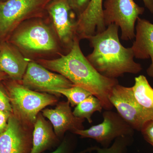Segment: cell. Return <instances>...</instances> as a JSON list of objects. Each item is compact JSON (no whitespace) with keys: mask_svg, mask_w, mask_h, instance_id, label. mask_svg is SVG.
<instances>
[{"mask_svg":"<svg viewBox=\"0 0 153 153\" xmlns=\"http://www.w3.org/2000/svg\"><path fill=\"white\" fill-rule=\"evenodd\" d=\"M103 10L104 23L106 27L112 24L121 30V38L123 41L135 38V25L144 8L140 7L134 0H106Z\"/></svg>","mask_w":153,"mask_h":153,"instance_id":"obj_6","label":"cell"},{"mask_svg":"<svg viewBox=\"0 0 153 153\" xmlns=\"http://www.w3.org/2000/svg\"><path fill=\"white\" fill-rule=\"evenodd\" d=\"M0 111L13 113V108L5 86L0 83Z\"/></svg>","mask_w":153,"mask_h":153,"instance_id":"obj_21","label":"cell"},{"mask_svg":"<svg viewBox=\"0 0 153 153\" xmlns=\"http://www.w3.org/2000/svg\"><path fill=\"white\" fill-rule=\"evenodd\" d=\"M47 93L55 95L65 96L68 101L72 107L76 106L80 102L87 98L89 96L92 95L86 89L79 86L73 85L68 88H56L49 90Z\"/></svg>","mask_w":153,"mask_h":153,"instance_id":"obj_19","label":"cell"},{"mask_svg":"<svg viewBox=\"0 0 153 153\" xmlns=\"http://www.w3.org/2000/svg\"><path fill=\"white\" fill-rule=\"evenodd\" d=\"M42 112L44 117L50 122L55 134L60 139L67 131L72 133L84 129L82 123L85 120L74 116L68 101L60 102L55 108H45Z\"/></svg>","mask_w":153,"mask_h":153,"instance_id":"obj_12","label":"cell"},{"mask_svg":"<svg viewBox=\"0 0 153 153\" xmlns=\"http://www.w3.org/2000/svg\"><path fill=\"white\" fill-rule=\"evenodd\" d=\"M131 87L137 102L145 108L153 110V88L146 77L143 75L136 77L134 84Z\"/></svg>","mask_w":153,"mask_h":153,"instance_id":"obj_17","label":"cell"},{"mask_svg":"<svg viewBox=\"0 0 153 153\" xmlns=\"http://www.w3.org/2000/svg\"><path fill=\"white\" fill-rule=\"evenodd\" d=\"M12 114V113L8 111H0V134L7 129L9 119Z\"/></svg>","mask_w":153,"mask_h":153,"instance_id":"obj_25","label":"cell"},{"mask_svg":"<svg viewBox=\"0 0 153 153\" xmlns=\"http://www.w3.org/2000/svg\"><path fill=\"white\" fill-rule=\"evenodd\" d=\"M145 7L152 13H153V0H142Z\"/></svg>","mask_w":153,"mask_h":153,"instance_id":"obj_26","label":"cell"},{"mask_svg":"<svg viewBox=\"0 0 153 153\" xmlns=\"http://www.w3.org/2000/svg\"><path fill=\"white\" fill-rule=\"evenodd\" d=\"M109 100L118 113L134 130L140 131L145 123L153 118V110L147 109L137 102L132 87L119 83L115 85Z\"/></svg>","mask_w":153,"mask_h":153,"instance_id":"obj_7","label":"cell"},{"mask_svg":"<svg viewBox=\"0 0 153 153\" xmlns=\"http://www.w3.org/2000/svg\"><path fill=\"white\" fill-rule=\"evenodd\" d=\"M20 82L31 90L47 93L52 89L68 88L74 85L63 75L51 71L35 61L29 63Z\"/></svg>","mask_w":153,"mask_h":153,"instance_id":"obj_11","label":"cell"},{"mask_svg":"<svg viewBox=\"0 0 153 153\" xmlns=\"http://www.w3.org/2000/svg\"><path fill=\"white\" fill-rule=\"evenodd\" d=\"M133 141V137H120L115 140L112 144L108 148L94 146L89 150L96 151L98 153H126Z\"/></svg>","mask_w":153,"mask_h":153,"instance_id":"obj_20","label":"cell"},{"mask_svg":"<svg viewBox=\"0 0 153 153\" xmlns=\"http://www.w3.org/2000/svg\"><path fill=\"white\" fill-rule=\"evenodd\" d=\"M140 131L144 139L153 148V118L145 123Z\"/></svg>","mask_w":153,"mask_h":153,"instance_id":"obj_23","label":"cell"},{"mask_svg":"<svg viewBox=\"0 0 153 153\" xmlns=\"http://www.w3.org/2000/svg\"><path fill=\"white\" fill-rule=\"evenodd\" d=\"M7 77H8V76H7V74L0 71V82L3 81V80H5Z\"/></svg>","mask_w":153,"mask_h":153,"instance_id":"obj_27","label":"cell"},{"mask_svg":"<svg viewBox=\"0 0 153 153\" xmlns=\"http://www.w3.org/2000/svg\"><path fill=\"white\" fill-rule=\"evenodd\" d=\"M102 1L103 0H90L85 10L77 18L76 37L79 40L88 39L106 29Z\"/></svg>","mask_w":153,"mask_h":153,"instance_id":"obj_13","label":"cell"},{"mask_svg":"<svg viewBox=\"0 0 153 153\" xmlns=\"http://www.w3.org/2000/svg\"><path fill=\"white\" fill-rule=\"evenodd\" d=\"M67 1L78 18L87 7L90 0H67Z\"/></svg>","mask_w":153,"mask_h":153,"instance_id":"obj_22","label":"cell"},{"mask_svg":"<svg viewBox=\"0 0 153 153\" xmlns=\"http://www.w3.org/2000/svg\"><path fill=\"white\" fill-rule=\"evenodd\" d=\"M46 11L65 55L67 54L76 37L77 16L67 0H50Z\"/></svg>","mask_w":153,"mask_h":153,"instance_id":"obj_8","label":"cell"},{"mask_svg":"<svg viewBox=\"0 0 153 153\" xmlns=\"http://www.w3.org/2000/svg\"><path fill=\"white\" fill-rule=\"evenodd\" d=\"M74 145L71 140L66 138L61 142L55 150L49 153H72Z\"/></svg>","mask_w":153,"mask_h":153,"instance_id":"obj_24","label":"cell"},{"mask_svg":"<svg viewBox=\"0 0 153 153\" xmlns=\"http://www.w3.org/2000/svg\"><path fill=\"white\" fill-rule=\"evenodd\" d=\"M135 38L131 47L134 56L137 59L151 58L152 63L147 73L153 78V24L146 19L138 18Z\"/></svg>","mask_w":153,"mask_h":153,"instance_id":"obj_15","label":"cell"},{"mask_svg":"<svg viewBox=\"0 0 153 153\" xmlns=\"http://www.w3.org/2000/svg\"><path fill=\"white\" fill-rule=\"evenodd\" d=\"M60 139L55 134L51 123L45 119L42 113L37 116L33 134V147L31 153H42L59 146Z\"/></svg>","mask_w":153,"mask_h":153,"instance_id":"obj_16","label":"cell"},{"mask_svg":"<svg viewBox=\"0 0 153 153\" xmlns=\"http://www.w3.org/2000/svg\"><path fill=\"white\" fill-rule=\"evenodd\" d=\"M103 109L100 100L91 95L77 105L73 113L76 117L86 119L89 123H91L93 122L91 117L93 114L96 111L101 112Z\"/></svg>","mask_w":153,"mask_h":153,"instance_id":"obj_18","label":"cell"},{"mask_svg":"<svg viewBox=\"0 0 153 153\" xmlns=\"http://www.w3.org/2000/svg\"><path fill=\"white\" fill-rule=\"evenodd\" d=\"M10 100L13 114L23 123L34 126L41 111L58 101L56 96L29 89L20 82L11 81L5 86Z\"/></svg>","mask_w":153,"mask_h":153,"instance_id":"obj_4","label":"cell"},{"mask_svg":"<svg viewBox=\"0 0 153 153\" xmlns=\"http://www.w3.org/2000/svg\"><path fill=\"white\" fill-rule=\"evenodd\" d=\"M7 41L31 61L55 59L65 55L47 15L23 22L14 30Z\"/></svg>","mask_w":153,"mask_h":153,"instance_id":"obj_3","label":"cell"},{"mask_svg":"<svg viewBox=\"0 0 153 153\" xmlns=\"http://www.w3.org/2000/svg\"><path fill=\"white\" fill-rule=\"evenodd\" d=\"M76 37L71 50L67 54L53 59L36 61L47 69L61 74L75 86L86 89L98 98L103 109L111 110L113 106L109 100L110 94L117 79L108 78L100 74L83 55Z\"/></svg>","mask_w":153,"mask_h":153,"instance_id":"obj_1","label":"cell"},{"mask_svg":"<svg viewBox=\"0 0 153 153\" xmlns=\"http://www.w3.org/2000/svg\"><path fill=\"white\" fill-rule=\"evenodd\" d=\"M102 117V123L86 129L77 130L72 133L82 138L95 140L103 148L109 147L112 142L120 137L133 136L134 130L117 112L111 110H105Z\"/></svg>","mask_w":153,"mask_h":153,"instance_id":"obj_9","label":"cell"},{"mask_svg":"<svg viewBox=\"0 0 153 153\" xmlns=\"http://www.w3.org/2000/svg\"><path fill=\"white\" fill-rule=\"evenodd\" d=\"M33 128L12 114L7 129L0 134V153H31Z\"/></svg>","mask_w":153,"mask_h":153,"instance_id":"obj_10","label":"cell"},{"mask_svg":"<svg viewBox=\"0 0 153 153\" xmlns=\"http://www.w3.org/2000/svg\"><path fill=\"white\" fill-rule=\"evenodd\" d=\"M30 61L8 41L0 43V71L11 80L21 82Z\"/></svg>","mask_w":153,"mask_h":153,"instance_id":"obj_14","label":"cell"},{"mask_svg":"<svg viewBox=\"0 0 153 153\" xmlns=\"http://www.w3.org/2000/svg\"><path fill=\"white\" fill-rule=\"evenodd\" d=\"M119 27L112 24L101 33L88 40L92 53L86 58L92 66L105 76L117 79L125 73L136 74L142 70L140 64L135 62L131 47L126 48L121 44Z\"/></svg>","mask_w":153,"mask_h":153,"instance_id":"obj_2","label":"cell"},{"mask_svg":"<svg viewBox=\"0 0 153 153\" xmlns=\"http://www.w3.org/2000/svg\"><path fill=\"white\" fill-rule=\"evenodd\" d=\"M50 0H6L0 2V42L7 41L23 22L47 16Z\"/></svg>","mask_w":153,"mask_h":153,"instance_id":"obj_5","label":"cell"}]
</instances>
